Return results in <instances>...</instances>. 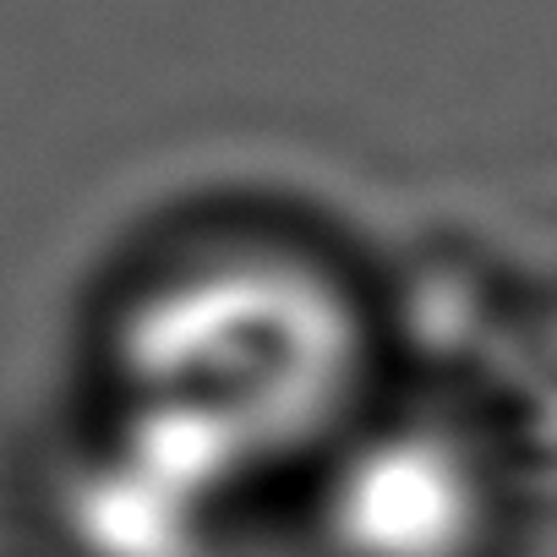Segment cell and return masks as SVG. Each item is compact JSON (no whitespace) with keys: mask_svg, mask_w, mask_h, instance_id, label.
Returning a JSON list of instances; mask_svg holds the SVG:
<instances>
[{"mask_svg":"<svg viewBox=\"0 0 557 557\" xmlns=\"http://www.w3.org/2000/svg\"><path fill=\"white\" fill-rule=\"evenodd\" d=\"M497 492L448 432H383L350 448L323 492L329 557H486Z\"/></svg>","mask_w":557,"mask_h":557,"instance_id":"obj_2","label":"cell"},{"mask_svg":"<svg viewBox=\"0 0 557 557\" xmlns=\"http://www.w3.org/2000/svg\"><path fill=\"white\" fill-rule=\"evenodd\" d=\"M350 323L312 273L268 257L208 262L153 290L126 329V388L148 454L224 492L312 437L350 377Z\"/></svg>","mask_w":557,"mask_h":557,"instance_id":"obj_1","label":"cell"}]
</instances>
